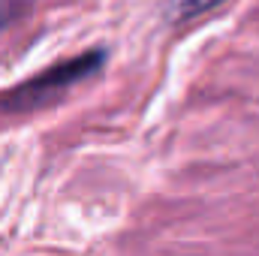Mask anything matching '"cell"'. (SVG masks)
I'll return each mask as SVG.
<instances>
[{"label":"cell","instance_id":"6da1fadb","mask_svg":"<svg viewBox=\"0 0 259 256\" xmlns=\"http://www.w3.org/2000/svg\"><path fill=\"white\" fill-rule=\"evenodd\" d=\"M97 66H100V55H97V52H94V55H84V58H75V61H69V64L52 66V69H46L42 75H36V78L24 81L21 88H15V91L3 100V106H6L9 112H30V109H39V106L58 100L66 88H72V84L81 81L84 75H91Z\"/></svg>","mask_w":259,"mask_h":256},{"label":"cell","instance_id":"7a4b0ae2","mask_svg":"<svg viewBox=\"0 0 259 256\" xmlns=\"http://www.w3.org/2000/svg\"><path fill=\"white\" fill-rule=\"evenodd\" d=\"M217 3H223V0H172L169 12H172V18L184 21V18H193L199 12H208V9L217 6Z\"/></svg>","mask_w":259,"mask_h":256}]
</instances>
